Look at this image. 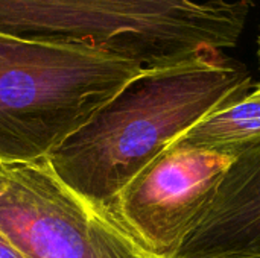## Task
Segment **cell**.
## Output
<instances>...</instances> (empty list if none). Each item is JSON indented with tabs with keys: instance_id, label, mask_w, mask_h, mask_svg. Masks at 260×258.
<instances>
[{
	"instance_id": "1",
	"label": "cell",
	"mask_w": 260,
	"mask_h": 258,
	"mask_svg": "<svg viewBox=\"0 0 260 258\" xmlns=\"http://www.w3.org/2000/svg\"><path fill=\"white\" fill-rule=\"evenodd\" d=\"M251 81L250 71L225 53L146 70L46 160L67 187L107 210L184 132L244 99Z\"/></svg>"
},
{
	"instance_id": "2",
	"label": "cell",
	"mask_w": 260,
	"mask_h": 258,
	"mask_svg": "<svg viewBox=\"0 0 260 258\" xmlns=\"http://www.w3.org/2000/svg\"><path fill=\"white\" fill-rule=\"evenodd\" d=\"M254 0H0V33L171 68L238 46Z\"/></svg>"
},
{
	"instance_id": "3",
	"label": "cell",
	"mask_w": 260,
	"mask_h": 258,
	"mask_svg": "<svg viewBox=\"0 0 260 258\" xmlns=\"http://www.w3.org/2000/svg\"><path fill=\"white\" fill-rule=\"evenodd\" d=\"M145 71L85 44L0 33V164L46 160Z\"/></svg>"
},
{
	"instance_id": "4",
	"label": "cell",
	"mask_w": 260,
	"mask_h": 258,
	"mask_svg": "<svg viewBox=\"0 0 260 258\" xmlns=\"http://www.w3.org/2000/svg\"><path fill=\"white\" fill-rule=\"evenodd\" d=\"M0 234L23 258H157L47 160L0 164Z\"/></svg>"
},
{
	"instance_id": "5",
	"label": "cell",
	"mask_w": 260,
	"mask_h": 258,
	"mask_svg": "<svg viewBox=\"0 0 260 258\" xmlns=\"http://www.w3.org/2000/svg\"><path fill=\"white\" fill-rule=\"evenodd\" d=\"M236 157L197 148H169L148 164L107 211L148 252L175 258L212 205Z\"/></svg>"
},
{
	"instance_id": "6",
	"label": "cell",
	"mask_w": 260,
	"mask_h": 258,
	"mask_svg": "<svg viewBox=\"0 0 260 258\" xmlns=\"http://www.w3.org/2000/svg\"><path fill=\"white\" fill-rule=\"evenodd\" d=\"M175 258H260V144L236 155Z\"/></svg>"
},
{
	"instance_id": "7",
	"label": "cell",
	"mask_w": 260,
	"mask_h": 258,
	"mask_svg": "<svg viewBox=\"0 0 260 258\" xmlns=\"http://www.w3.org/2000/svg\"><path fill=\"white\" fill-rule=\"evenodd\" d=\"M257 144H260V84L239 102L200 120L171 148H197L236 157Z\"/></svg>"
},
{
	"instance_id": "8",
	"label": "cell",
	"mask_w": 260,
	"mask_h": 258,
	"mask_svg": "<svg viewBox=\"0 0 260 258\" xmlns=\"http://www.w3.org/2000/svg\"><path fill=\"white\" fill-rule=\"evenodd\" d=\"M0 258H23L0 234Z\"/></svg>"
},
{
	"instance_id": "9",
	"label": "cell",
	"mask_w": 260,
	"mask_h": 258,
	"mask_svg": "<svg viewBox=\"0 0 260 258\" xmlns=\"http://www.w3.org/2000/svg\"><path fill=\"white\" fill-rule=\"evenodd\" d=\"M257 58H259V65H260V33H259V38H257Z\"/></svg>"
}]
</instances>
